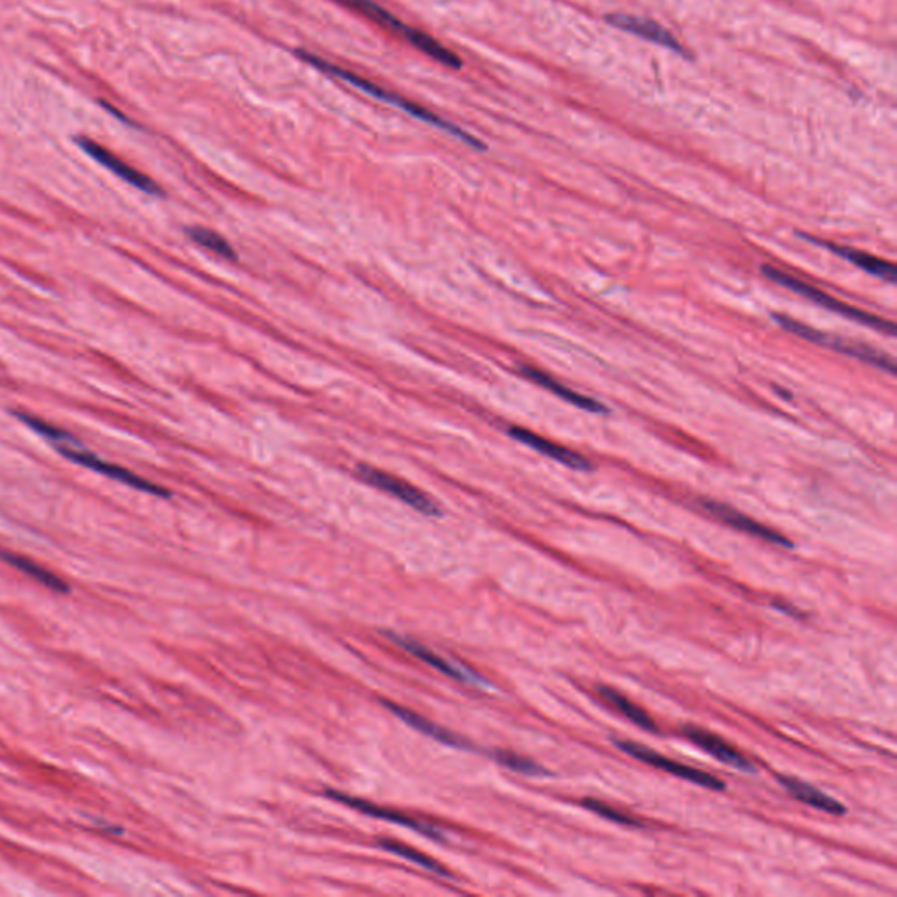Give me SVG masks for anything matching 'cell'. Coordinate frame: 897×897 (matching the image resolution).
<instances>
[{
    "label": "cell",
    "mask_w": 897,
    "mask_h": 897,
    "mask_svg": "<svg viewBox=\"0 0 897 897\" xmlns=\"http://www.w3.org/2000/svg\"><path fill=\"white\" fill-rule=\"evenodd\" d=\"M0 559L6 561L8 565L15 566L16 570L25 573L30 579L37 580L39 584L48 587L50 591L60 594L69 593V586H67L65 580L60 579L58 575L50 572V570H46L44 566L37 565L36 561H32V559L23 558V556H18L15 552L6 551H0Z\"/></svg>",
    "instance_id": "obj_19"
},
{
    "label": "cell",
    "mask_w": 897,
    "mask_h": 897,
    "mask_svg": "<svg viewBox=\"0 0 897 897\" xmlns=\"http://www.w3.org/2000/svg\"><path fill=\"white\" fill-rule=\"evenodd\" d=\"M703 507H705L712 516L717 517L719 521L728 524V526L735 528V530L743 531V533L752 535V537L761 538V540L770 542V544L782 545V547H792L789 538H785L784 535H780L778 531L771 530V528L764 526V524L757 523L752 517L745 516L742 512H738V510L733 509V507H729V505H724V503L719 502H703Z\"/></svg>",
    "instance_id": "obj_12"
},
{
    "label": "cell",
    "mask_w": 897,
    "mask_h": 897,
    "mask_svg": "<svg viewBox=\"0 0 897 897\" xmlns=\"http://www.w3.org/2000/svg\"><path fill=\"white\" fill-rule=\"evenodd\" d=\"M379 845H381L384 850H388V852H391V854L398 855V857H402V859H407V861L414 862L416 866L426 869V871H430V873H433V875L451 878V873H449V871H447V869H445L444 866L440 864V862L435 861V859H431L430 855L423 854V852H419V850H414V848L403 845V843H400V841L382 840Z\"/></svg>",
    "instance_id": "obj_21"
},
{
    "label": "cell",
    "mask_w": 897,
    "mask_h": 897,
    "mask_svg": "<svg viewBox=\"0 0 897 897\" xmlns=\"http://www.w3.org/2000/svg\"><path fill=\"white\" fill-rule=\"evenodd\" d=\"M16 417H18L22 423L27 424L30 430L36 431L41 437L46 438L51 445H55V449H57L58 453L62 454L67 460L72 461V463L81 465V467L90 468L93 472L104 475L107 479L121 482V484H125L128 488L137 489V491H142V493L163 496V498L170 496V491L160 488L155 482L148 481V479H144L141 475L130 472L127 468L118 467V465H113V463H109V461L102 460L97 454H93L92 451H88L83 445L79 444L76 438L69 435V433L60 430L57 426L48 424L46 421H43V419H39V417L29 416V414H20V412L16 414Z\"/></svg>",
    "instance_id": "obj_1"
},
{
    "label": "cell",
    "mask_w": 897,
    "mask_h": 897,
    "mask_svg": "<svg viewBox=\"0 0 897 897\" xmlns=\"http://www.w3.org/2000/svg\"><path fill=\"white\" fill-rule=\"evenodd\" d=\"M775 319H777L778 325L784 326L787 332L794 333L801 339L810 340V342L819 344V346L829 347V349L838 351V353L854 356L857 360L871 363V365L882 368L889 374H896V363H894V360L887 354L876 351L873 347L864 346V344L855 342V340L843 339V337L820 332V330H815L812 326L803 325V323H799V321L789 318V316H784V314H775Z\"/></svg>",
    "instance_id": "obj_5"
},
{
    "label": "cell",
    "mask_w": 897,
    "mask_h": 897,
    "mask_svg": "<svg viewBox=\"0 0 897 897\" xmlns=\"http://www.w3.org/2000/svg\"><path fill=\"white\" fill-rule=\"evenodd\" d=\"M780 784L784 785L785 791L791 792L794 798L805 803V805L817 808L820 812L829 813V815H843L845 806L840 801L827 796L826 792L820 791L813 785L806 784L803 780L794 777H780Z\"/></svg>",
    "instance_id": "obj_16"
},
{
    "label": "cell",
    "mask_w": 897,
    "mask_h": 897,
    "mask_svg": "<svg viewBox=\"0 0 897 897\" xmlns=\"http://www.w3.org/2000/svg\"><path fill=\"white\" fill-rule=\"evenodd\" d=\"M388 638H391L398 647H402L405 652H409L412 656L417 657L419 661L428 664L433 670L440 671L442 675L449 677V679L458 680V682H463V684H468V686L481 687V689H488L489 687L488 680L482 679L481 675H477L475 671L468 670V668L460 666V664L447 661L444 657L438 656L433 650L424 647V645L416 642V640H412V638L391 635V633H388Z\"/></svg>",
    "instance_id": "obj_8"
},
{
    "label": "cell",
    "mask_w": 897,
    "mask_h": 897,
    "mask_svg": "<svg viewBox=\"0 0 897 897\" xmlns=\"http://www.w3.org/2000/svg\"><path fill=\"white\" fill-rule=\"evenodd\" d=\"M808 241L819 242L822 246H826V248L831 249L833 253L836 255L843 256L845 260L848 262L855 263L859 269L866 270L869 274H873L876 277H882V279H887L890 283H894L896 281V269H894V265L889 262H885V260H880V258H876V256L868 255V253H862V251H857V249L845 248V246H836V244H829V242H820L817 239H812V237H808Z\"/></svg>",
    "instance_id": "obj_18"
},
{
    "label": "cell",
    "mask_w": 897,
    "mask_h": 897,
    "mask_svg": "<svg viewBox=\"0 0 897 897\" xmlns=\"http://www.w3.org/2000/svg\"><path fill=\"white\" fill-rule=\"evenodd\" d=\"M596 693L600 694L601 700L605 701L608 707L614 708L615 712L624 715L628 721L633 722L636 726L647 729V731L656 729V722L652 721V717L642 707H638L636 703L626 698L624 694L608 686L596 687Z\"/></svg>",
    "instance_id": "obj_20"
},
{
    "label": "cell",
    "mask_w": 897,
    "mask_h": 897,
    "mask_svg": "<svg viewBox=\"0 0 897 897\" xmlns=\"http://www.w3.org/2000/svg\"><path fill=\"white\" fill-rule=\"evenodd\" d=\"M763 272L764 276L771 279V281L782 284L787 290L796 291L799 295H803V297L808 298V300H812L813 304L820 305V307H824L827 311L838 312L843 318L852 319V321H857V323H861V325L869 326V328H873L876 332L887 333V335H894V333H896V326H894V323L887 321V319L878 318L875 314H869V312L861 311V309H857V307L847 305L845 302L838 300V298L831 297V295H827L824 291L817 290L812 284H806L805 281H799L796 277H792L791 274H785L782 270L770 267V265H764Z\"/></svg>",
    "instance_id": "obj_4"
},
{
    "label": "cell",
    "mask_w": 897,
    "mask_h": 897,
    "mask_svg": "<svg viewBox=\"0 0 897 897\" xmlns=\"http://www.w3.org/2000/svg\"><path fill=\"white\" fill-rule=\"evenodd\" d=\"M326 796L332 798L333 801H339V803L351 806V808L358 810V812L370 815V817H375V819L388 820V822H395V824H400V826L414 829L417 833L424 834V836H430L433 840H442V838H444V833H442L437 826L424 824L421 820L412 819V817H407L405 813L396 812V810H391V808H382V806L372 805V803H368V801L351 798V796H347V794H342V792L337 791H326Z\"/></svg>",
    "instance_id": "obj_10"
},
{
    "label": "cell",
    "mask_w": 897,
    "mask_h": 897,
    "mask_svg": "<svg viewBox=\"0 0 897 897\" xmlns=\"http://www.w3.org/2000/svg\"><path fill=\"white\" fill-rule=\"evenodd\" d=\"M356 475L360 477L361 481L367 482L368 486L395 496L400 502L416 509L424 516L437 517L442 514L440 507L431 500L430 496L424 495L421 489H417L416 486H412L403 479H398L395 475L382 472L379 468L370 467V465H358Z\"/></svg>",
    "instance_id": "obj_6"
},
{
    "label": "cell",
    "mask_w": 897,
    "mask_h": 897,
    "mask_svg": "<svg viewBox=\"0 0 897 897\" xmlns=\"http://www.w3.org/2000/svg\"><path fill=\"white\" fill-rule=\"evenodd\" d=\"M615 747H619L622 752H626L628 756L633 757L636 761H642V763L649 764V766L666 771L673 777L693 782V784L710 789V791H724L726 789V785H724L722 780L714 777V775H710L707 771H701L698 768H693V766L671 761L668 757L661 756L654 750L643 747L640 743L629 742V740H615Z\"/></svg>",
    "instance_id": "obj_7"
},
{
    "label": "cell",
    "mask_w": 897,
    "mask_h": 897,
    "mask_svg": "<svg viewBox=\"0 0 897 897\" xmlns=\"http://www.w3.org/2000/svg\"><path fill=\"white\" fill-rule=\"evenodd\" d=\"M682 733H684V736L689 738L691 742L696 743L700 749L705 750L707 754L715 757L717 761L728 764V766L735 768V770L745 771V773H752V771H754V764L750 763L749 759L743 756V754H740L733 745L724 742L721 736L714 735V733H710L707 729L700 728V726H693V724L684 726V728H682Z\"/></svg>",
    "instance_id": "obj_11"
},
{
    "label": "cell",
    "mask_w": 897,
    "mask_h": 897,
    "mask_svg": "<svg viewBox=\"0 0 897 897\" xmlns=\"http://www.w3.org/2000/svg\"><path fill=\"white\" fill-rule=\"evenodd\" d=\"M495 759L502 766L516 771V773H523V775H530V777H542V775H545V770L540 764L531 761L528 757L509 752V750H496Z\"/></svg>",
    "instance_id": "obj_23"
},
{
    "label": "cell",
    "mask_w": 897,
    "mask_h": 897,
    "mask_svg": "<svg viewBox=\"0 0 897 897\" xmlns=\"http://www.w3.org/2000/svg\"><path fill=\"white\" fill-rule=\"evenodd\" d=\"M337 2L344 4L347 8L354 9V11H358L363 16H367L368 20L381 25V27L389 30V32H393L396 36L407 39L414 48L423 51L424 55L433 58L438 64L451 67V69H460L461 60L454 51L445 48L444 44L438 43L437 39L431 37L430 34H424L421 30L409 27L407 23L398 20L389 11L381 8L379 4H375L374 0H337Z\"/></svg>",
    "instance_id": "obj_3"
},
{
    "label": "cell",
    "mask_w": 897,
    "mask_h": 897,
    "mask_svg": "<svg viewBox=\"0 0 897 897\" xmlns=\"http://www.w3.org/2000/svg\"><path fill=\"white\" fill-rule=\"evenodd\" d=\"M509 433L510 437L516 438L521 444L528 445V447L535 449L538 453L545 454V456H549L552 460L559 461V463H563V465L573 468V470H589L591 468V463L584 456H580L579 453H575L572 449H566L563 445L554 444L551 440L540 437L537 433L526 430V428L514 426V428H510Z\"/></svg>",
    "instance_id": "obj_13"
},
{
    "label": "cell",
    "mask_w": 897,
    "mask_h": 897,
    "mask_svg": "<svg viewBox=\"0 0 897 897\" xmlns=\"http://www.w3.org/2000/svg\"><path fill=\"white\" fill-rule=\"evenodd\" d=\"M521 374H523L524 377H528L530 381L537 382L538 386L549 389L551 393L559 396L561 400H565V402L572 403L575 407H579V409L589 410V412H605V410H607V407H605L603 403L594 400V398H589V396L580 395L577 391H572V389L566 388L561 382L552 379L551 375H547L545 372H540L537 368L521 367Z\"/></svg>",
    "instance_id": "obj_17"
},
{
    "label": "cell",
    "mask_w": 897,
    "mask_h": 897,
    "mask_svg": "<svg viewBox=\"0 0 897 897\" xmlns=\"http://www.w3.org/2000/svg\"><path fill=\"white\" fill-rule=\"evenodd\" d=\"M384 705H386L398 719H402L407 726L416 729L419 733H423V735L428 736L431 740L442 743V745H449V747H454V749H470L467 740H463L461 736L454 735L449 729L442 728V726H438L435 722L424 719L423 715L414 714V712H410L407 708L398 707V705L386 703V701H384Z\"/></svg>",
    "instance_id": "obj_15"
},
{
    "label": "cell",
    "mask_w": 897,
    "mask_h": 897,
    "mask_svg": "<svg viewBox=\"0 0 897 897\" xmlns=\"http://www.w3.org/2000/svg\"><path fill=\"white\" fill-rule=\"evenodd\" d=\"M297 55L300 60H304L305 64L312 65V67H316L318 71L325 72V74H330L333 78L342 79V81H346L347 85L354 86V88H358L363 93H367L370 97H374V99L382 100V102H386L389 106L398 107V109H402L405 113L410 114V116H414L416 120L424 121V123H428V125H433V127L440 128V130H444L447 134L454 135L456 139H460V141L468 144L470 148L475 149H486V144L484 142L479 141L477 137L467 132V130H463V128L458 127V125H454L453 121H447L442 118V116H438V114L431 113L428 111L426 107L419 106L416 102H410L409 99H405L402 95H396V93L389 92L386 88H382V86L375 85L372 81H368V79L361 78L358 74H354V72L347 71V69H342L339 65L330 64L328 60L325 58L318 57V55H314V53H309V51L297 50Z\"/></svg>",
    "instance_id": "obj_2"
},
{
    "label": "cell",
    "mask_w": 897,
    "mask_h": 897,
    "mask_svg": "<svg viewBox=\"0 0 897 897\" xmlns=\"http://www.w3.org/2000/svg\"><path fill=\"white\" fill-rule=\"evenodd\" d=\"M188 235H190L191 241L197 242L198 246H202V248L209 249L214 255L227 258V260H237V253L232 248V244L211 228L191 227L188 228Z\"/></svg>",
    "instance_id": "obj_22"
},
{
    "label": "cell",
    "mask_w": 897,
    "mask_h": 897,
    "mask_svg": "<svg viewBox=\"0 0 897 897\" xmlns=\"http://www.w3.org/2000/svg\"><path fill=\"white\" fill-rule=\"evenodd\" d=\"M607 22L617 27V29L629 32V34H635V36L642 37V39L664 46L668 50L684 53V48L680 46L679 41L671 36L668 30L663 29L659 23L652 22V20H645V18H638V16L633 15L612 13V15L607 16Z\"/></svg>",
    "instance_id": "obj_14"
},
{
    "label": "cell",
    "mask_w": 897,
    "mask_h": 897,
    "mask_svg": "<svg viewBox=\"0 0 897 897\" xmlns=\"http://www.w3.org/2000/svg\"><path fill=\"white\" fill-rule=\"evenodd\" d=\"M580 805L584 806L589 812L596 813V815H600L603 819L612 820V822L622 824V826H642L638 820L629 817L626 813L619 812L617 808L607 805V803H603L600 799L584 798L580 801Z\"/></svg>",
    "instance_id": "obj_24"
},
{
    "label": "cell",
    "mask_w": 897,
    "mask_h": 897,
    "mask_svg": "<svg viewBox=\"0 0 897 897\" xmlns=\"http://www.w3.org/2000/svg\"><path fill=\"white\" fill-rule=\"evenodd\" d=\"M78 144L81 146V149L85 151L86 155L92 156L95 162L104 165L107 170H111L113 174H116V176L123 179V181H127L128 184H132L137 190L149 193V195H160V193H162V190L158 188V184H156L153 179H149L146 174H142L139 170H135L132 165L123 162L121 158H118V156L111 153V151L104 148V146H100V144L92 141V139H83V137L78 139Z\"/></svg>",
    "instance_id": "obj_9"
}]
</instances>
